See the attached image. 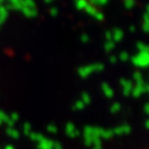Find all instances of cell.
<instances>
[{
	"label": "cell",
	"mask_w": 149,
	"mask_h": 149,
	"mask_svg": "<svg viewBox=\"0 0 149 149\" xmlns=\"http://www.w3.org/2000/svg\"><path fill=\"white\" fill-rule=\"evenodd\" d=\"M132 62L135 66L138 68H148L149 66V53H137L132 58Z\"/></svg>",
	"instance_id": "cell-1"
},
{
	"label": "cell",
	"mask_w": 149,
	"mask_h": 149,
	"mask_svg": "<svg viewBox=\"0 0 149 149\" xmlns=\"http://www.w3.org/2000/svg\"><path fill=\"white\" fill-rule=\"evenodd\" d=\"M120 86L123 87V93L124 95H130L132 93V88H133V83L129 80H126V79H123L120 80Z\"/></svg>",
	"instance_id": "cell-2"
},
{
	"label": "cell",
	"mask_w": 149,
	"mask_h": 149,
	"mask_svg": "<svg viewBox=\"0 0 149 149\" xmlns=\"http://www.w3.org/2000/svg\"><path fill=\"white\" fill-rule=\"evenodd\" d=\"M144 84H145V82H143V83H138V84H136L135 86H133L130 94H132L134 97H139V96H141L145 93Z\"/></svg>",
	"instance_id": "cell-3"
},
{
	"label": "cell",
	"mask_w": 149,
	"mask_h": 149,
	"mask_svg": "<svg viewBox=\"0 0 149 149\" xmlns=\"http://www.w3.org/2000/svg\"><path fill=\"white\" fill-rule=\"evenodd\" d=\"M112 34H113V41L114 42L122 41L123 38H124V32H123L122 29H118V28L112 30Z\"/></svg>",
	"instance_id": "cell-4"
},
{
	"label": "cell",
	"mask_w": 149,
	"mask_h": 149,
	"mask_svg": "<svg viewBox=\"0 0 149 149\" xmlns=\"http://www.w3.org/2000/svg\"><path fill=\"white\" fill-rule=\"evenodd\" d=\"M102 90H103L104 95L106 96V97H108V98H112L113 96H114V91H113V88L111 87L109 84L103 83V84H102Z\"/></svg>",
	"instance_id": "cell-5"
},
{
	"label": "cell",
	"mask_w": 149,
	"mask_h": 149,
	"mask_svg": "<svg viewBox=\"0 0 149 149\" xmlns=\"http://www.w3.org/2000/svg\"><path fill=\"white\" fill-rule=\"evenodd\" d=\"M94 72H95V66H94V65H88V66L82 68V69L80 70V74L82 75V76H84V77L88 76L91 73H94Z\"/></svg>",
	"instance_id": "cell-6"
},
{
	"label": "cell",
	"mask_w": 149,
	"mask_h": 149,
	"mask_svg": "<svg viewBox=\"0 0 149 149\" xmlns=\"http://www.w3.org/2000/svg\"><path fill=\"white\" fill-rule=\"evenodd\" d=\"M137 50L139 51V53H149V45L144 42H138Z\"/></svg>",
	"instance_id": "cell-7"
},
{
	"label": "cell",
	"mask_w": 149,
	"mask_h": 149,
	"mask_svg": "<svg viewBox=\"0 0 149 149\" xmlns=\"http://www.w3.org/2000/svg\"><path fill=\"white\" fill-rule=\"evenodd\" d=\"M143 30L146 33H149V18L146 15H144V20H143Z\"/></svg>",
	"instance_id": "cell-8"
},
{
	"label": "cell",
	"mask_w": 149,
	"mask_h": 149,
	"mask_svg": "<svg viewBox=\"0 0 149 149\" xmlns=\"http://www.w3.org/2000/svg\"><path fill=\"white\" fill-rule=\"evenodd\" d=\"M133 79H134V81L136 82V84H138V83H143V82H144L143 74H141V73H139V72H135V73H134Z\"/></svg>",
	"instance_id": "cell-9"
},
{
	"label": "cell",
	"mask_w": 149,
	"mask_h": 149,
	"mask_svg": "<svg viewBox=\"0 0 149 149\" xmlns=\"http://www.w3.org/2000/svg\"><path fill=\"white\" fill-rule=\"evenodd\" d=\"M104 49H105L106 52H109V51L114 50L115 49V42L114 41H106L105 44H104Z\"/></svg>",
	"instance_id": "cell-10"
},
{
	"label": "cell",
	"mask_w": 149,
	"mask_h": 149,
	"mask_svg": "<svg viewBox=\"0 0 149 149\" xmlns=\"http://www.w3.org/2000/svg\"><path fill=\"white\" fill-rule=\"evenodd\" d=\"M120 108H122V105L119 104V103H114L112 106H111V112L112 113H117V112H119L120 111Z\"/></svg>",
	"instance_id": "cell-11"
},
{
	"label": "cell",
	"mask_w": 149,
	"mask_h": 149,
	"mask_svg": "<svg viewBox=\"0 0 149 149\" xmlns=\"http://www.w3.org/2000/svg\"><path fill=\"white\" fill-rule=\"evenodd\" d=\"M135 3H136L135 0H124V6H125L127 9H132V8H134Z\"/></svg>",
	"instance_id": "cell-12"
},
{
	"label": "cell",
	"mask_w": 149,
	"mask_h": 149,
	"mask_svg": "<svg viewBox=\"0 0 149 149\" xmlns=\"http://www.w3.org/2000/svg\"><path fill=\"white\" fill-rule=\"evenodd\" d=\"M118 58H119L120 61H124V62H125V61H127V60L129 59V54H128L127 52H122V53L119 54Z\"/></svg>",
	"instance_id": "cell-13"
},
{
	"label": "cell",
	"mask_w": 149,
	"mask_h": 149,
	"mask_svg": "<svg viewBox=\"0 0 149 149\" xmlns=\"http://www.w3.org/2000/svg\"><path fill=\"white\" fill-rule=\"evenodd\" d=\"M105 38H106L107 41H113L112 31H106V32H105Z\"/></svg>",
	"instance_id": "cell-14"
},
{
	"label": "cell",
	"mask_w": 149,
	"mask_h": 149,
	"mask_svg": "<svg viewBox=\"0 0 149 149\" xmlns=\"http://www.w3.org/2000/svg\"><path fill=\"white\" fill-rule=\"evenodd\" d=\"M109 0H96V6H104V5H107V2H108Z\"/></svg>",
	"instance_id": "cell-15"
},
{
	"label": "cell",
	"mask_w": 149,
	"mask_h": 149,
	"mask_svg": "<svg viewBox=\"0 0 149 149\" xmlns=\"http://www.w3.org/2000/svg\"><path fill=\"white\" fill-rule=\"evenodd\" d=\"M83 101H84V103L88 104V103L91 102L90 95H88V94H84V95H83Z\"/></svg>",
	"instance_id": "cell-16"
},
{
	"label": "cell",
	"mask_w": 149,
	"mask_h": 149,
	"mask_svg": "<svg viewBox=\"0 0 149 149\" xmlns=\"http://www.w3.org/2000/svg\"><path fill=\"white\" fill-rule=\"evenodd\" d=\"M144 112L147 114V115H149V103H147V104H145L144 106Z\"/></svg>",
	"instance_id": "cell-17"
},
{
	"label": "cell",
	"mask_w": 149,
	"mask_h": 149,
	"mask_svg": "<svg viewBox=\"0 0 149 149\" xmlns=\"http://www.w3.org/2000/svg\"><path fill=\"white\" fill-rule=\"evenodd\" d=\"M144 90H145V93H149V82L148 83H146V82H145Z\"/></svg>",
	"instance_id": "cell-18"
},
{
	"label": "cell",
	"mask_w": 149,
	"mask_h": 149,
	"mask_svg": "<svg viewBox=\"0 0 149 149\" xmlns=\"http://www.w3.org/2000/svg\"><path fill=\"white\" fill-rule=\"evenodd\" d=\"M109 61H111V63L115 64L116 62H117V59H116V56H114V55H113V56L109 58Z\"/></svg>",
	"instance_id": "cell-19"
},
{
	"label": "cell",
	"mask_w": 149,
	"mask_h": 149,
	"mask_svg": "<svg viewBox=\"0 0 149 149\" xmlns=\"http://www.w3.org/2000/svg\"><path fill=\"white\" fill-rule=\"evenodd\" d=\"M145 15H146V16L149 18V5L146 6V12H145Z\"/></svg>",
	"instance_id": "cell-20"
},
{
	"label": "cell",
	"mask_w": 149,
	"mask_h": 149,
	"mask_svg": "<svg viewBox=\"0 0 149 149\" xmlns=\"http://www.w3.org/2000/svg\"><path fill=\"white\" fill-rule=\"evenodd\" d=\"M146 127L149 128V119H148V120H147V122H146Z\"/></svg>",
	"instance_id": "cell-21"
},
{
	"label": "cell",
	"mask_w": 149,
	"mask_h": 149,
	"mask_svg": "<svg viewBox=\"0 0 149 149\" xmlns=\"http://www.w3.org/2000/svg\"><path fill=\"white\" fill-rule=\"evenodd\" d=\"M130 30H132V31H135V27H134V26H132V27H130Z\"/></svg>",
	"instance_id": "cell-22"
}]
</instances>
